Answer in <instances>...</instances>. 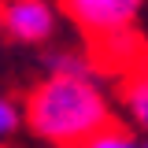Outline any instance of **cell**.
I'll return each mask as SVG.
<instances>
[{
	"label": "cell",
	"instance_id": "obj_5",
	"mask_svg": "<svg viewBox=\"0 0 148 148\" xmlns=\"http://www.w3.org/2000/svg\"><path fill=\"white\" fill-rule=\"evenodd\" d=\"M82 148H141L130 133H122V130H115V126H108V130H100L92 141H85Z\"/></svg>",
	"mask_w": 148,
	"mask_h": 148
},
{
	"label": "cell",
	"instance_id": "obj_6",
	"mask_svg": "<svg viewBox=\"0 0 148 148\" xmlns=\"http://www.w3.org/2000/svg\"><path fill=\"white\" fill-rule=\"evenodd\" d=\"M15 130H18V108L11 104V100H4V96H0V141H4V137H11Z\"/></svg>",
	"mask_w": 148,
	"mask_h": 148
},
{
	"label": "cell",
	"instance_id": "obj_4",
	"mask_svg": "<svg viewBox=\"0 0 148 148\" xmlns=\"http://www.w3.org/2000/svg\"><path fill=\"white\" fill-rule=\"evenodd\" d=\"M126 108H130V119L148 133V82L137 74V82L126 85Z\"/></svg>",
	"mask_w": 148,
	"mask_h": 148
},
{
	"label": "cell",
	"instance_id": "obj_7",
	"mask_svg": "<svg viewBox=\"0 0 148 148\" xmlns=\"http://www.w3.org/2000/svg\"><path fill=\"white\" fill-rule=\"evenodd\" d=\"M137 74H141V78H145V82H148V59H145V67H141V71H137Z\"/></svg>",
	"mask_w": 148,
	"mask_h": 148
},
{
	"label": "cell",
	"instance_id": "obj_1",
	"mask_svg": "<svg viewBox=\"0 0 148 148\" xmlns=\"http://www.w3.org/2000/svg\"><path fill=\"white\" fill-rule=\"evenodd\" d=\"M26 122L41 141L56 148H82L100 130L111 126V111L96 82L82 67L48 74L26 96Z\"/></svg>",
	"mask_w": 148,
	"mask_h": 148
},
{
	"label": "cell",
	"instance_id": "obj_3",
	"mask_svg": "<svg viewBox=\"0 0 148 148\" xmlns=\"http://www.w3.org/2000/svg\"><path fill=\"white\" fill-rule=\"evenodd\" d=\"M0 30L11 41L37 45L56 30V11L48 0H0Z\"/></svg>",
	"mask_w": 148,
	"mask_h": 148
},
{
	"label": "cell",
	"instance_id": "obj_8",
	"mask_svg": "<svg viewBox=\"0 0 148 148\" xmlns=\"http://www.w3.org/2000/svg\"><path fill=\"white\" fill-rule=\"evenodd\" d=\"M145 148H148V141H145Z\"/></svg>",
	"mask_w": 148,
	"mask_h": 148
},
{
	"label": "cell",
	"instance_id": "obj_2",
	"mask_svg": "<svg viewBox=\"0 0 148 148\" xmlns=\"http://www.w3.org/2000/svg\"><path fill=\"white\" fill-rule=\"evenodd\" d=\"M59 4L85 34L104 41V37L126 34L145 0H59Z\"/></svg>",
	"mask_w": 148,
	"mask_h": 148
}]
</instances>
